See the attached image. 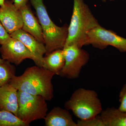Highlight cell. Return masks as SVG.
<instances>
[{
  "mask_svg": "<svg viewBox=\"0 0 126 126\" xmlns=\"http://www.w3.org/2000/svg\"><path fill=\"white\" fill-rule=\"evenodd\" d=\"M55 75L43 67L32 66L27 68L20 76H14L9 83L18 91L40 95L46 101L54 97L52 79Z\"/></svg>",
  "mask_w": 126,
  "mask_h": 126,
  "instance_id": "cell-1",
  "label": "cell"
},
{
  "mask_svg": "<svg viewBox=\"0 0 126 126\" xmlns=\"http://www.w3.org/2000/svg\"><path fill=\"white\" fill-rule=\"evenodd\" d=\"M73 1V14L65 46L75 45L82 48L85 46L88 32L100 25L84 0Z\"/></svg>",
  "mask_w": 126,
  "mask_h": 126,
  "instance_id": "cell-2",
  "label": "cell"
},
{
  "mask_svg": "<svg viewBox=\"0 0 126 126\" xmlns=\"http://www.w3.org/2000/svg\"><path fill=\"white\" fill-rule=\"evenodd\" d=\"M36 11L39 22L43 30L46 54L55 50L63 49L66 43L68 34L67 25L59 27L51 20L43 3V0H30Z\"/></svg>",
  "mask_w": 126,
  "mask_h": 126,
  "instance_id": "cell-3",
  "label": "cell"
},
{
  "mask_svg": "<svg viewBox=\"0 0 126 126\" xmlns=\"http://www.w3.org/2000/svg\"><path fill=\"white\" fill-rule=\"evenodd\" d=\"M65 109L71 110L81 121L91 120L103 111L97 94L93 90L79 88L74 91L64 104Z\"/></svg>",
  "mask_w": 126,
  "mask_h": 126,
  "instance_id": "cell-4",
  "label": "cell"
},
{
  "mask_svg": "<svg viewBox=\"0 0 126 126\" xmlns=\"http://www.w3.org/2000/svg\"><path fill=\"white\" fill-rule=\"evenodd\" d=\"M18 99L17 117L28 126L34 121L45 118L48 105L43 97L18 91Z\"/></svg>",
  "mask_w": 126,
  "mask_h": 126,
  "instance_id": "cell-5",
  "label": "cell"
},
{
  "mask_svg": "<svg viewBox=\"0 0 126 126\" xmlns=\"http://www.w3.org/2000/svg\"><path fill=\"white\" fill-rule=\"evenodd\" d=\"M63 49L65 63L60 76L70 79L78 78L82 68L89 60V54L75 45L64 46Z\"/></svg>",
  "mask_w": 126,
  "mask_h": 126,
  "instance_id": "cell-6",
  "label": "cell"
},
{
  "mask_svg": "<svg viewBox=\"0 0 126 126\" xmlns=\"http://www.w3.org/2000/svg\"><path fill=\"white\" fill-rule=\"evenodd\" d=\"M88 45L101 49L111 46L121 52H126V39L100 25L88 32L85 46Z\"/></svg>",
  "mask_w": 126,
  "mask_h": 126,
  "instance_id": "cell-7",
  "label": "cell"
},
{
  "mask_svg": "<svg viewBox=\"0 0 126 126\" xmlns=\"http://www.w3.org/2000/svg\"><path fill=\"white\" fill-rule=\"evenodd\" d=\"M0 52L2 59L18 65L25 60L30 59L35 63V58L20 41L11 37L1 45Z\"/></svg>",
  "mask_w": 126,
  "mask_h": 126,
  "instance_id": "cell-8",
  "label": "cell"
},
{
  "mask_svg": "<svg viewBox=\"0 0 126 126\" xmlns=\"http://www.w3.org/2000/svg\"><path fill=\"white\" fill-rule=\"evenodd\" d=\"M10 35L11 37L20 41L30 51L35 58L36 65L43 67L44 55L47 52L44 44L40 42L22 29L17 30Z\"/></svg>",
  "mask_w": 126,
  "mask_h": 126,
  "instance_id": "cell-9",
  "label": "cell"
},
{
  "mask_svg": "<svg viewBox=\"0 0 126 126\" xmlns=\"http://www.w3.org/2000/svg\"><path fill=\"white\" fill-rule=\"evenodd\" d=\"M0 21L10 34L22 29L23 20L19 10L11 2H5L0 7Z\"/></svg>",
  "mask_w": 126,
  "mask_h": 126,
  "instance_id": "cell-10",
  "label": "cell"
},
{
  "mask_svg": "<svg viewBox=\"0 0 126 126\" xmlns=\"http://www.w3.org/2000/svg\"><path fill=\"white\" fill-rule=\"evenodd\" d=\"M18 90L10 83L0 88V111L10 112L17 116Z\"/></svg>",
  "mask_w": 126,
  "mask_h": 126,
  "instance_id": "cell-11",
  "label": "cell"
},
{
  "mask_svg": "<svg viewBox=\"0 0 126 126\" xmlns=\"http://www.w3.org/2000/svg\"><path fill=\"white\" fill-rule=\"evenodd\" d=\"M19 10L23 18L22 29L31 34L40 43L45 44L42 28L30 7L26 5Z\"/></svg>",
  "mask_w": 126,
  "mask_h": 126,
  "instance_id": "cell-12",
  "label": "cell"
},
{
  "mask_svg": "<svg viewBox=\"0 0 126 126\" xmlns=\"http://www.w3.org/2000/svg\"><path fill=\"white\" fill-rule=\"evenodd\" d=\"M44 119L46 126H78L68 110L60 107L52 109Z\"/></svg>",
  "mask_w": 126,
  "mask_h": 126,
  "instance_id": "cell-13",
  "label": "cell"
},
{
  "mask_svg": "<svg viewBox=\"0 0 126 126\" xmlns=\"http://www.w3.org/2000/svg\"><path fill=\"white\" fill-rule=\"evenodd\" d=\"M100 126H126V112L118 109L109 108L97 116Z\"/></svg>",
  "mask_w": 126,
  "mask_h": 126,
  "instance_id": "cell-14",
  "label": "cell"
},
{
  "mask_svg": "<svg viewBox=\"0 0 126 126\" xmlns=\"http://www.w3.org/2000/svg\"><path fill=\"white\" fill-rule=\"evenodd\" d=\"M43 67L59 75L65 63L63 49L54 50L44 57Z\"/></svg>",
  "mask_w": 126,
  "mask_h": 126,
  "instance_id": "cell-15",
  "label": "cell"
},
{
  "mask_svg": "<svg viewBox=\"0 0 126 126\" xmlns=\"http://www.w3.org/2000/svg\"><path fill=\"white\" fill-rule=\"evenodd\" d=\"M16 75V68L11 63L4 60L0 63V88L9 83L14 76Z\"/></svg>",
  "mask_w": 126,
  "mask_h": 126,
  "instance_id": "cell-16",
  "label": "cell"
},
{
  "mask_svg": "<svg viewBox=\"0 0 126 126\" xmlns=\"http://www.w3.org/2000/svg\"><path fill=\"white\" fill-rule=\"evenodd\" d=\"M0 126H29L14 113L0 111Z\"/></svg>",
  "mask_w": 126,
  "mask_h": 126,
  "instance_id": "cell-17",
  "label": "cell"
},
{
  "mask_svg": "<svg viewBox=\"0 0 126 126\" xmlns=\"http://www.w3.org/2000/svg\"><path fill=\"white\" fill-rule=\"evenodd\" d=\"M120 104L118 109L122 111L126 112V83L124 84L119 95Z\"/></svg>",
  "mask_w": 126,
  "mask_h": 126,
  "instance_id": "cell-18",
  "label": "cell"
},
{
  "mask_svg": "<svg viewBox=\"0 0 126 126\" xmlns=\"http://www.w3.org/2000/svg\"><path fill=\"white\" fill-rule=\"evenodd\" d=\"M11 38L10 35L6 31L0 22V45H2Z\"/></svg>",
  "mask_w": 126,
  "mask_h": 126,
  "instance_id": "cell-19",
  "label": "cell"
},
{
  "mask_svg": "<svg viewBox=\"0 0 126 126\" xmlns=\"http://www.w3.org/2000/svg\"><path fill=\"white\" fill-rule=\"evenodd\" d=\"M28 0H14V4L16 7L20 10L27 5Z\"/></svg>",
  "mask_w": 126,
  "mask_h": 126,
  "instance_id": "cell-20",
  "label": "cell"
},
{
  "mask_svg": "<svg viewBox=\"0 0 126 126\" xmlns=\"http://www.w3.org/2000/svg\"><path fill=\"white\" fill-rule=\"evenodd\" d=\"M4 0H0V6H2L5 4Z\"/></svg>",
  "mask_w": 126,
  "mask_h": 126,
  "instance_id": "cell-21",
  "label": "cell"
},
{
  "mask_svg": "<svg viewBox=\"0 0 126 126\" xmlns=\"http://www.w3.org/2000/svg\"><path fill=\"white\" fill-rule=\"evenodd\" d=\"M4 61V60H3L2 59H1L0 58V63H3Z\"/></svg>",
  "mask_w": 126,
  "mask_h": 126,
  "instance_id": "cell-22",
  "label": "cell"
},
{
  "mask_svg": "<svg viewBox=\"0 0 126 126\" xmlns=\"http://www.w3.org/2000/svg\"><path fill=\"white\" fill-rule=\"evenodd\" d=\"M102 1H103V2H106V1H107V0L110 1H114L115 0H101Z\"/></svg>",
  "mask_w": 126,
  "mask_h": 126,
  "instance_id": "cell-23",
  "label": "cell"
}]
</instances>
